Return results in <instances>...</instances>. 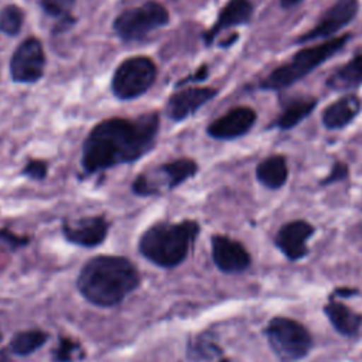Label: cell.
Masks as SVG:
<instances>
[{"label":"cell","instance_id":"obj_1","mask_svg":"<svg viewBox=\"0 0 362 362\" xmlns=\"http://www.w3.org/2000/svg\"><path fill=\"white\" fill-rule=\"evenodd\" d=\"M158 127L157 112L134 119L110 117L99 122L83 141L82 168L92 174L141 158L154 147Z\"/></svg>","mask_w":362,"mask_h":362},{"label":"cell","instance_id":"obj_2","mask_svg":"<svg viewBox=\"0 0 362 362\" xmlns=\"http://www.w3.org/2000/svg\"><path fill=\"white\" fill-rule=\"evenodd\" d=\"M140 276L136 266L126 257L100 255L89 259L79 276L78 290L92 304L113 307L137 288Z\"/></svg>","mask_w":362,"mask_h":362},{"label":"cell","instance_id":"obj_3","mask_svg":"<svg viewBox=\"0 0 362 362\" xmlns=\"http://www.w3.org/2000/svg\"><path fill=\"white\" fill-rule=\"evenodd\" d=\"M198 233L199 225L191 219L177 223L160 222L141 235L139 250L157 266L174 267L188 256Z\"/></svg>","mask_w":362,"mask_h":362},{"label":"cell","instance_id":"obj_4","mask_svg":"<svg viewBox=\"0 0 362 362\" xmlns=\"http://www.w3.org/2000/svg\"><path fill=\"white\" fill-rule=\"evenodd\" d=\"M349 38V34H344L321 44L300 49L290 61L274 68L260 82L259 86L266 90H280L291 86L293 83L298 82L310 72H313L315 68L322 65L328 58L339 52Z\"/></svg>","mask_w":362,"mask_h":362},{"label":"cell","instance_id":"obj_5","mask_svg":"<svg viewBox=\"0 0 362 362\" xmlns=\"http://www.w3.org/2000/svg\"><path fill=\"white\" fill-rule=\"evenodd\" d=\"M168 21L170 14L163 4L147 1L120 13L113 21V30L123 41L133 42L144 40L150 33L167 25Z\"/></svg>","mask_w":362,"mask_h":362},{"label":"cell","instance_id":"obj_6","mask_svg":"<svg viewBox=\"0 0 362 362\" xmlns=\"http://www.w3.org/2000/svg\"><path fill=\"white\" fill-rule=\"evenodd\" d=\"M157 66L148 57H132L115 69L112 92L120 100H130L144 95L156 82Z\"/></svg>","mask_w":362,"mask_h":362},{"label":"cell","instance_id":"obj_7","mask_svg":"<svg viewBox=\"0 0 362 362\" xmlns=\"http://www.w3.org/2000/svg\"><path fill=\"white\" fill-rule=\"evenodd\" d=\"M197 171L198 165L194 160L177 158L139 174L132 184V189L134 194L141 197L158 195L163 191L177 188L180 184L194 177Z\"/></svg>","mask_w":362,"mask_h":362},{"label":"cell","instance_id":"obj_8","mask_svg":"<svg viewBox=\"0 0 362 362\" xmlns=\"http://www.w3.org/2000/svg\"><path fill=\"white\" fill-rule=\"evenodd\" d=\"M266 335L274 354L286 362L305 356L313 344L307 328L286 317L273 318L266 328Z\"/></svg>","mask_w":362,"mask_h":362},{"label":"cell","instance_id":"obj_9","mask_svg":"<svg viewBox=\"0 0 362 362\" xmlns=\"http://www.w3.org/2000/svg\"><path fill=\"white\" fill-rule=\"evenodd\" d=\"M45 68V54L42 42L30 37L25 38L13 52L10 59V74L14 82L34 83L41 79Z\"/></svg>","mask_w":362,"mask_h":362},{"label":"cell","instance_id":"obj_10","mask_svg":"<svg viewBox=\"0 0 362 362\" xmlns=\"http://www.w3.org/2000/svg\"><path fill=\"white\" fill-rule=\"evenodd\" d=\"M358 8V0H338L321 16L320 21L310 31L297 38V44L329 38L355 18Z\"/></svg>","mask_w":362,"mask_h":362},{"label":"cell","instance_id":"obj_11","mask_svg":"<svg viewBox=\"0 0 362 362\" xmlns=\"http://www.w3.org/2000/svg\"><path fill=\"white\" fill-rule=\"evenodd\" d=\"M256 122V113L247 106H238L214 120L206 133L216 140H233L246 134Z\"/></svg>","mask_w":362,"mask_h":362},{"label":"cell","instance_id":"obj_12","mask_svg":"<svg viewBox=\"0 0 362 362\" xmlns=\"http://www.w3.org/2000/svg\"><path fill=\"white\" fill-rule=\"evenodd\" d=\"M109 230V222L103 216H85L62 223V232L66 240L85 247L100 245Z\"/></svg>","mask_w":362,"mask_h":362},{"label":"cell","instance_id":"obj_13","mask_svg":"<svg viewBox=\"0 0 362 362\" xmlns=\"http://www.w3.org/2000/svg\"><path fill=\"white\" fill-rule=\"evenodd\" d=\"M212 259L225 273H239L250 264V255L243 245L223 235L212 236Z\"/></svg>","mask_w":362,"mask_h":362},{"label":"cell","instance_id":"obj_14","mask_svg":"<svg viewBox=\"0 0 362 362\" xmlns=\"http://www.w3.org/2000/svg\"><path fill=\"white\" fill-rule=\"evenodd\" d=\"M215 95L216 89L212 88H187L178 90L170 96L165 105V115L174 122H181L214 99Z\"/></svg>","mask_w":362,"mask_h":362},{"label":"cell","instance_id":"obj_15","mask_svg":"<svg viewBox=\"0 0 362 362\" xmlns=\"http://www.w3.org/2000/svg\"><path fill=\"white\" fill-rule=\"evenodd\" d=\"M314 233V228L305 221H293L280 228L276 235L277 247L291 260H298L307 255V240Z\"/></svg>","mask_w":362,"mask_h":362},{"label":"cell","instance_id":"obj_16","mask_svg":"<svg viewBox=\"0 0 362 362\" xmlns=\"http://www.w3.org/2000/svg\"><path fill=\"white\" fill-rule=\"evenodd\" d=\"M252 14L253 4L250 0H229L221 10L216 23L205 33V44L209 45L214 41V38L225 28L249 23Z\"/></svg>","mask_w":362,"mask_h":362},{"label":"cell","instance_id":"obj_17","mask_svg":"<svg viewBox=\"0 0 362 362\" xmlns=\"http://www.w3.org/2000/svg\"><path fill=\"white\" fill-rule=\"evenodd\" d=\"M361 100L356 95H346L329 106H327L322 112V124L328 130L344 129L348 126L359 113Z\"/></svg>","mask_w":362,"mask_h":362},{"label":"cell","instance_id":"obj_18","mask_svg":"<svg viewBox=\"0 0 362 362\" xmlns=\"http://www.w3.org/2000/svg\"><path fill=\"white\" fill-rule=\"evenodd\" d=\"M288 177V168L283 156H270L256 167L257 181L270 189L281 188Z\"/></svg>","mask_w":362,"mask_h":362},{"label":"cell","instance_id":"obj_19","mask_svg":"<svg viewBox=\"0 0 362 362\" xmlns=\"http://www.w3.org/2000/svg\"><path fill=\"white\" fill-rule=\"evenodd\" d=\"M325 314L329 318L334 328L348 337L355 335L362 324V315L356 314L345 304L339 301H329L325 305Z\"/></svg>","mask_w":362,"mask_h":362},{"label":"cell","instance_id":"obj_20","mask_svg":"<svg viewBox=\"0 0 362 362\" xmlns=\"http://www.w3.org/2000/svg\"><path fill=\"white\" fill-rule=\"evenodd\" d=\"M362 85V54L354 57L346 64L334 71L327 79V86L334 90L355 89Z\"/></svg>","mask_w":362,"mask_h":362},{"label":"cell","instance_id":"obj_21","mask_svg":"<svg viewBox=\"0 0 362 362\" xmlns=\"http://www.w3.org/2000/svg\"><path fill=\"white\" fill-rule=\"evenodd\" d=\"M318 100L313 98L305 99H296L290 102L284 110L277 116L276 122L273 123L274 127H279L280 130H288L294 126H297L300 122H303L307 116L311 115V112L315 109Z\"/></svg>","mask_w":362,"mask_h":362},{"label":"cell","instance_id":"obj_22","mask_svg":"<svg viewBox=\"0 0 362 362\" xmlns=\"http://www.w3.org/2000/svg\"><path fill=\"white\" fill-rule=\"evenodd\" d=\"M48 335L41 329H27L17 332L10 341V349L17 355H28L42 346Z\"/></svg>","mask_w":362,"mask_h":362},{"label":"cell","instance_id":"obj_23","mask_svg":"<svg viewBox=\"0 0 362 362\" xmlns=\"http://www.w3.org/2000/svg\"><path fill=\"white\" fill-rule=\"evenodd\" d=\"M24 21L23 10L16 4H8L0 11V31L7 35H17Z\"/></svg>","mask_w":362,"mask_h":362},{"label":"cell","instance_id":"obj_24","mask_svg":"<svg viewBox=\"0 0 362 362\" xmlns=\"http://www.w3.org/2000/svg\"><path fill=\"white\" fill-rule=\"evenodd\" d=\"M82 358H83V349L75 339L66 338V337L59 338L58 345L52 354V359L55 362H74Z\"/></svg>","mask_w":362,"mask_h":362},{"label":"cell","instance_id":"obj_25","mask_svg":"<svg viewBox=\"0 0 362 362\" xmlns=\"http://www.w3.org/2000/svg\"><path fill=\"white\" fill-rule=\"evenodd\" d=\"M76 0H40L41 8L51 17L65 20L71 17V10Z\"/></svg>","mask_w":362,"mask_h":362},{"label":"cell","instance_id":"obj_26","mask_svg":"<svg viewBox=\"0 0 362 362\" xmlns=\"http://www.w3.org/2000/svg\"><path fill=\"white\" fill-rule=\"evenodd\" d=\"M28 240L30 239L27 236H18L8 229H0V247L3 249L16 250L21 246H25Z\"/></svg>","mask_w":362,"mask_h":362},{"label":"cell","instance_id":"obj_27","mask_svg":"<svg viewBox=\"0 0 362 362\" xmlns=\"http://www.w3.org/2000/svg\"><path fill=\"white\" fill-rule=\"evenodd\" d=\"M21 174L33 180H44L47 175V164L41 160H28Z\"/></svg>","mask_w":362,"mask_h":362},{"label":"cell","instance_id":"obj_28","mask_svg":"<svg viewBox=\"0 0 362 362\" xmlns=\"http://www.w3.org/2000/svg\"><path fill=\"white\" fill-rule=\"evenodd\" d=\"M348 173H349V168L345 163H339L337 161L332 167V170L329 171V174L325 177V180L321 181L322 185H327V184H332V182H337V181H341V180H345L348 177Z\"/></svg>","mask_w":362,"mask_h":362},{"label":"cell","instance_id":"obj_29","mask_svg":"<svg viewBox=\"0 0 362 362\" xmlns=\"http://www.w3.org/2000/svg\"><path fill=\"white\" fill-rule=\"evenodd\" d=\"M206 76H208V66H206V65H202L199 69H197V71L194 72V75H192V76L185 78V79H184V81H181L178 85H182V83L189 82V81H202V79H205Z\"/></svg>","mask_w":362,"mask_h":362},{"label":"cell","instance_id":"obj_30","mask_svg":"<svg viewBox=\"0 0 362 362\" xmlns=\"http://www.w3.org/2000/svg\"><path fill=\"white\" fill-rule=\"evenodd\" d=\"M301 0H280V6L284 7V8H290L296 4H298Z\"/></svg>","mask_w":362,"mask_h":362},{"label":"cell","instance_id":"obj_31","mask_svg":"<svg viewBox=\"0 0 362 362\" xmlns=\"http://www.w3.org/2000/svg\"><path fill=\"white\" fill-rule=\"evenodd\" d=\"M0 338H1V334H0Z\"/></svg>","mask_w":362,"mask_h":362}]
</instances>
